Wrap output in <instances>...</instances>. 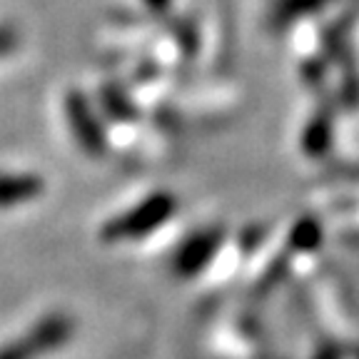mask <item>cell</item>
Listing matches in <instances>:
<instances>
[{"mask_svg": "<svg viewBox=\"0 0 359 359\" xmlns=\"http://www.w3.org/2000/svg\"><path fill=\"white\" fill-rule=\"evenodd\" d=\"M330 0H280L272 13V20L275 22H290L292 18L302 15V13H312L317 8L327 6Z\"/></svg>", "mask_w": 359, "mask_h": 359, "instance_id": "cell-6", "label": "cell"}, {"mask_svg": "<svg viewBox=\"0 0 359 359\" xmlns=\"http://www.w3.org/2000/svg\"><path fill=\"white\" fill-rule=\"evenodd\" d=\"M222 245V230H200L187 237L172 255V269L177 277H195L197 272L208 267L210 259Z\"/></svg>", "mask_w": 359, "mask_h": 359, "instance_id": "cell-2", "label": "cell"}, {"mask_svg": "<svg viewBox=\"0 0 359 359\" xmlns=\"http://www.w3.org/2000/svg\"><path fill=\"white\" fill-rule=\"evenodd\" d=\"M30 339L35 342L38 347L40 357L43 354H50L55 349L65 347L75 334V322L70 314H62V312H53L48 317H43L40 322H35L33 327L28 330Z\"/></svg>", "mask_w": 359, "mask_h": 359, "instance_id": "cell-4", "label": "cell"}, {"mask_svg": "<svg viewBox=\"0 0 359 359\" xmlns=\"http://www.w3.org/2000/svg\"><path fill=\"white\" fill-rule=\"evenodd\" d=\"M175 205L177 202L170 192H155L145 202L135 205L133 210L123 212L120 217H112L110 222L102 224L100 237L105 242H128L150 235L160 224L168 222V217L175 212Z\"/></svg>", "mask_w": 359, "mask_h": 359, "instance_id": "cell-1", "label": "cell"}, {"mask_svg": "<svg viewBox=\"0 0 359 359\" xmlns=\"http://www.w3.org/2000/svg\"><path fill=\"white\" fill-rule=\"evenodd\" d=\"M320 359H334V357H320Z\"/></svg>", "mask_w": 359, "mask_h": 359, "instance_id": "cell-12", "label": "cell"}, {"mask_svg": "<svg viewBox=\"0 0 359 359\" xmlns=\"http://www.w3.org/2000/svg\"><path fill=\"white\" fill-rule=\"evenodd\" d=\"M322 240V227L312 219H302L299 224H294L292 230V245L297 250H314Z\"/></svg>", "mask_w": 359, "mask_h": 359, "instance_id": "cell-7", "label": "cell"}, {"mask_svg": "<svg viewBox=\"0 0 359 359\" xmlns=\"http://www.w3.org/2000/svg\"><path fill=\"white\" fill-rule=\"evenodd\" d=\"M35 357H40V352L33 339L28 337V332L0 347V359H35Z\"/></svg>", "mask_w": 359, "mask_h": 359, "instance_id": "cell-8", "label": "cell"}, {"mask_svg": "<svg viewBox=\"0 0 359 359\" xmlns=\"http://www.w3.org/2000/svg\"><path fill=\"white\" fill-rule=\"evenodd\" d=\"M65 107H67L70 128H73L75 137H78V142L83 145V150L90 152V155L105 152V133H102L100 123H97L93 110H90L88 100H85L80 93H70Z\"/></svg>", "mask_w": 359, "mask_h": 359, "instance_id": "cell-3", "label": "cell"}, {"mask_svg": "<svg viewBox=\"0 0 359 359\" xmlns=\"http://www.w3.org/2000/svg\"><path fill=\"white\" fill-rule=\"evenodd\" d=\"M327 145H330V123H327V118H317V123H312V128L307 130L304 147H307V152H325Z\"/></svg>", "mask_w": 359, "mask_h": 359, "instance_id": "cell-9", "label": "cell"}, {"mask_svg": "<svg viewBox=\"0 0 359 359\" xmlns=\"http://www.w3.org/2000/svg\"><path fill=\"white\" fill-rule=\"evenodd\" d=\"M45 190L43 177L33 172H3L0 175V210L18 208L33 202Z\"/></svg>", "mask_w": 359, "mask_h": 359, "instance_id": "cell-5", "label": "cell"}, {"mask_svg": "<svg viewBox=\"0 0 359 359\" xmlns=\"http://www.w3.org/2000/svg\"><path fill=\"white\" fill-rule=\"evenodd\" d=\"M147 3H150L152 8H157V11H163V8H168L170 0H147Z\"/></svg>", "mask_w": 359, "mask_h": 359, "instance_id": "cell-11", "label": "cell"}, {"mask_svg": "<svg viewBox=\"0 0 359 359\" xmlns=\"http://www.w3.org/2000/svg\"><path fill=\"white\" fill-rule=\"evenodd\" d=\"M18 45V33L13 28H0V55H8Z\"/></svg>", "mask_w": 359, "mask_h": 359, "instance_id": "cell-10", "label": "cell"}]
</instances>
